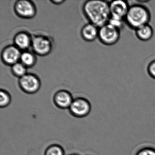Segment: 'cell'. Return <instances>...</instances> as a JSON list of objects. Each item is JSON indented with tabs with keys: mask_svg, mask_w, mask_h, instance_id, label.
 <instances>
[{
	"mask_svg": "<svg viewBox=\"0 0 155 155\" xmlns=\"http://www.w3.org/2000/svg\"><path fill=\"white\" fill-rule=\"evenodd\" d=\"M82 10L89 23L98 28L107 24L110 18L109 4L107 1H87L83 4Z\"/></svg>",
	"mask_w": 155,
	"mask_h": 155,
	"instance_id": "6da1fadb",
	"label": "cell"
},
{
	"mask_svg": "<svg viewBox=\"0 0 155 155\" xmlns=\"http://www.w3.org/2000/svg\"><path fill=\"white\" fill-rule=\"evenodd\" d=\"M151 19L149 9L140 3L130 6L125 19V22L130 28L136 30L146 24H149Z\"/></svg>",
	"mask_w": 155,
	"mask_h": 155,
	"instance_id": "7a4b0ae2",
	"label": "cell"
},
{
	"mask_svg": "<svg viewBox=\"0 0 155 155\" xmlns=\"http://www.w3.org/2000/svg\"><path fill=\"white\" fill-rule=\"evenodd\" d=\"M32 51L38 56H47L51 52L53 43L51 38L44 35H36L32 37L31 46Z\"/></svg>",
	"mask_w": 155,
	"mask_h": 155,
	"instance_id": "3957f363",
	"label": "cell"
},
{
	"mask_svg": "<svg viewBox=\"0 0 155 155\" xmlns=\"http://www.w3.org/2000/svg\"><path fill=\"white\" fill-rule=\"evenodd\" d=\"M120 31L109 24L99 28L98 38L101 43L106 46L116 44L120 38Z\"/></svg>",
	"mask_w": 155,
	"mask_h": 155,
	"instance_id": "277c9868",
	"label": "cell"
},
{
	"mask_svg": "<svg viewBox=\"0 0 155 155\" xmlns=\"http://www.w3.org/2000/svg\"><path fill=\"white\" fill-rule=\"evenodd\" d=\"M14 12L21 18H33L37 14V8L33 2L29 0H18L14 5Z\"/></svg>",
	"mask_w": 155,
	"mask_h": 155,
	"instance_id": "5b68a950",
	"label": "cell"
},
{
	"mask_svg": "<svg viewBox=\"0 0 155 155\" xmlns=\"http://www.w3.org/2000/svg\"><path fill=\"white\" fill-rule=\"evenodd\" d=\"M18 84L22 91L28 94H34L41 88V82L39 78L34 74L27 73L19 79Z\"/></svg>",
	"mask_w": 155,
	"mask_h": 155,
	"instance_id": "8992f818",
	"label": "cell"
},
{
	"mask_svg": "<svg viewBox=\"0 0 155 155\" xmlns=\"http://www.w3.org/2000/svg\"><path fill=\"white\" fill-rule=\"evenodd\" d=\"M69 109L73 116L77 117H83L90 112L91 106L87 100L84 98L78 97L73 100Z\"/></svg>",
	"mask_w": 155,
	"mask_h": 155,
	"instance_id": "52a82bcc",
	"label": "cell"
},
{
	"mask_svg": "<svg viewBox=\"0 0 155 155\" xmlns=\"http://www.w3.org/2000/svg\"><path fill=\"white\" fill-rule=\"evenodd\" d=\"M21 53V51L15 45H8L2 51V60L5 65L12 67L19 62Z\"/></svg>",
	"mask_w": 155,
	"mask_h": 155,
	"instance_id": "ba28073f",
	"label": "cell"
},
{
	"mask_svg": "<svg viewBox=\"0 0 155 155\" xmlns=\"http://www.w3.org/2000/svg\"><path fill=\"white\" fill-rule=\"evenodd\" d=\"M110 17L125 21L130 6L128 2L122 0H116L109 2Z\"/></svg>",
	"mask_w": 155,
	"mask_h": 155,
	"instance_id": "9c48e42d",
	"label": "cell"
},
{
	"mask_svg": "<svg viewBox=\"0 0 155 155\" xmlns=\"http://www.w3.org/2000/svg\"><path fill=\"white\" fill-rule=\"evenodd\" d=\"M73 100L71 93L66 90L58 91L53 97L55 105L61 109L69 108Z\"/></svg>",
	"mask_w": 155,
	"mask_h": 155,
	"instance_id": "30bf717a",
	"label": "cell"
},
{
	"mask_svg": "<svg viewBox=\"0 0 155 155\" xmlns=\"http://www.w3.org/2000/svg\"><path fill=\"white\" fill-rule=\"evenodd\" d=\"M32 37L26 31H20L14 36V45L22 51L28 50L31 48Z\"/></svg>",
	"mask_w": 155,
	"mask_h": 155,
	"instance_id": "8fae6325",
	"label": "cell"
},
{
	"mask_svg": "<svg viewBox=\"0 0 155 155\" xmlns=\"http://www.w3.org/2000/svg\"><path fill=\"white\" fill-rule=\"evenodd\" d=\"M99 28L91 23L83 26L81 35L83 40L87 42L94 41L98 37Z\"/></svg>",
	"mask_w": 155,
	"mask_h": 155,
	"instance_id": "7c38bea8",
	"label": "cell"
},
{
	"mask_svg": "<svg viewBox=\"0 0 155 155\" xmlns=\"http://www.w3.org/2000/svg\"><path fill=\"white\" fill-rule=\"evenodd\" d=\"M154 31L149 24H146L135 30V35L138 39L143 41L150 40L153 36Z\"/></svg>",
	"mask_w": 155,
	"mask_h": 155,
	"instance_id": "4fadbf2b",
	"label": "cell"
},
{
	"mask_svg": "<svg viewBox=\"0 0 155 155\" xmlns=\"http://www.w3.org/2000/svg\"><path fill=\"white\" fill-rule=\"evenodd\" d=\"M20 61L28 68H32L37 62L36 54L33 51L28 50L22 51Z\"/></svg>",
	"mask_w": 155,
	"mask_h": 155,
	"instance_id": "5bb4252c",
	"label": "cell"
},
{
	"mask_svg": "<svg viewBox=\"0 0 155 155\" xmlns=\"http://www.w3.org/2000/svg\"><path fill=\"white\" fill-rule=\"evenodd\" d=\"M11 71L14 76L20 78L28 73V68L19 61L12 66Z\"/></svg>",
	"mask_w": 155,
	"mask_h": 155,
	"instance_id": "9a60e30c",
	"label": "cell"
},
{
	"mask_svg": "<svg viewBox=\"0 0 155 155\" xmlns=\"http://www.w3.org/2000/svg\"><path fill=\"white\" fill-rule=\"evenodd\" d=\"M11 102V97L9 93L5 90L1 89L0 91V107H5Z\"/></svg>",
	"mask_w": 155,
	"mask_h": 155,
	"instance_id": "2e32d148",
	"label": "cell"
},
{
	"mask_svg": "<svg viewBox=\"0 0 155 155\" xmlns=\"http://www.w3.org/2000/svg\"><path fill=\"white\" fill-rule=\"evenodd\" d=\"M45 155H64V151L59 145H52L47 148Z\"/></svg>",
	"mask_w": 155,
	"mask_h": 155,
	"instance_id": "e0dca14e",
	"label": "cell"
},
{
	"mask_svg": "<svg viewBox=\"0 0 155 155\" xmlns=\"http://www.w3.org/2000/svg\"><path fill=\"white\" fill-rule=\"evenodd\" d=\"M124 22H125V21L123 20L110 17L108 23L120 31L123 28Z\"/></svg>",
	"mask_w": 155,
	"mask_h": 155,
	"instance_id": "ac0fdd59",
	"label": "cell"
},
{
	"mask_svg": "<svg viewBox=\"0 0 155 155\" xmlns=\"http://www.w3.org/2000/svg\"><path fill=\"white\" fill-rule=\"evenodd\" d=\"M135 155H155V149L151 147H144L137 150Z\"/></svg>",
	"mask_w": 155,
	"mask_h": 155,
	"instance_id": "d6986e66",
	"label": "cell"
},
{
	"mask_svg": "<svg viewBox=\"0 0 155 155\" xmlns=\"http://www.w3.org/2000/svg\"><path fill=\"white\" fill-rule=\"evenodd\" d=\"M147 71L150 77L155 80V59L149 63L147 67Z\"/></svg>",
	"mask_w": 155,
	"mask_h": 155,
	"instance_id": "ffe728a7",
	"label": "cell"
},
{
	"mask_svg": "<svg viewBox=\"0 0 155 155\" xmlns=\"http://www.w3.org/2000/svg\"><path fill=\"white\" fill-rule=\"evenodd\" d=\"M51 2L52 3V4H54V5H61V4H62L63 2H65V1H63V0H53V1H51Z\"/></svg>",
	"mask_w": 155,
	"mask_h": 155,
	"instance_id": "44dd1931",
	"label": "cell"
}]
</instances>
